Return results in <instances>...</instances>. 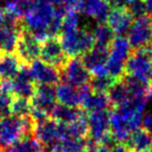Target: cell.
<instances>
[{
  "mask_svg": "<svg viewBox=\"0 0 152 152\" xmlns=\"http://www.w3.org/2000/svg\"><path fill=\"white\" fill-rule=\"evenodd\" d=\"M57 10L48 0H34L23 18V24L37 40L49 38V29L56 17Z\"/></svg>",
  "mask_w": 152,
  "mask_h": 152,
  "instance_id": "1",
  "label": "cell"
},
{
  "mask_svg": "<svg viewBox=\"0 0 152 152\" xmlns=\"http://www.w3.org/2000/svg\"><path fill=\"white\" fill-rule=\"evenodd\" d=\"M58 38L64 50L69 57L83 56L95 46L93 32L87 27L61 32Z\"/></svg>",
  "mask_w": 152,
  "mask_h": 152,
  "instance_id": "2",
  "label": "cell"
},
{
  "mask_svg": "<svg viewBox=\"0 0 152 152\" xmlns=\"http://www.w3.org/2000/svg\"><path fill=\"white\" fill-rule=\"evenodd\" d=\"M130 45L128 40L123 36L114 38L110 46V52L106 61L108 76L115 81L121 80L124 77V66L130 54Z\"/></svg>",
  "mask_w": 152,
  "mask_h": 152,
  "instance_id": "3",
  "label": "cell"
},
{
  "mask_svg": "<svg viewBox=\"0 0 152 152\" xmlns=\"http://www.w3.org/2000/svg\"><path fill=\"white\" fill-rule=\"evenodd\" d=\"M124 73L146 86L152 83V61L148 56L147 49L130 51L124 66Z\"/></svg>",
  "mask_w": 152,
  "mask_h": 152,
  "instance_id": "4",
  "label": "cell"
},
{
  "mask_svg": "<svg viewBox=\"0 0 152 152\" xmlns=\"http://www.w3.org/2000/svg\"><path fill=\"white\" fill-rule=\"evenodd\" d=\"M108 110H92L87 116L88 134L96 145H110L113 139L110 135Z\"/></svg>",
  "mask_w": 152,
  "mask_h": 152,
  "instance_id": "5",
  "label": "cell"
},
{
  "mask_svg": "<svg viewBox=\"0 0 152 152\" xmlns=\"http://www.w3.org/2000/svg\"><path fill=\"white\" fill-rule=\"evenodd\" d=\"M127 40L131 50L147 48L152 42V18L147 14L135 18L128 29Z\"/></svg>",
  "mask_w": 152,
  "mask_h": 152,
  "instance_id": "6",
  "label": "cell"
},
{
  "mask_svg": "<svg viewBox=\"0 0 152 152\" xmlns=\"http://www.w3.org/2000/svg\"><path fill=\"white\" fill-rule=\"evenodd\" d=\"M41 42L24 26L22 22L19 29L15 54L18 56L22 66H29L34 61L40 56Z\"/></svg>",
  "mask_w": 152,
  "mask_h": 152,
  "instance_id": "7",
  "label": "cell"
},
{
  "mask_svg": "<svg viewBox=\"0 0 152 152\" xmlns=\"http://www.w3.org/2000/svg\"><path fill=\"white\" fill-rule=\"evenodd\" d=\"M92 74L83 64L81 57H69L64 68L61 70V80L71 83L75 87L88 86Z\"/></svg>",
  "mask_w": 152,
  "mask_h": 152,
  "instance_id": "8",
  "label": "cell"
},
{
  "mask_svg": "<svg viewBox=\"0 0 152 152\" xmlns=\"http://www.w3.org/2000/svg\"><path fill=\"white\" fill-rule=\"evenodd\" d=\"M40 57L44 63L54 67L59 72L69 59L58 37H49L41 42Z\"/></svg>",
  "mask_w": 152,
  "mask_h": 152,
  "instance_id": "9",
  "label": "cell"
},
{
  "mask_svg": "<svg viewBox=\"0 0 152 152\" xmlns=\"http://www.w3.org/2000/svg\"><path fill=\"white\" fill-rule=\"evenodd\" d=\"M32 137L49 150V148L61 137L59 123L50 117L34 123Z\"/></svg>",
  "mask_w": 152,
  "mask_h": 152,
  "instance_id": "10",
  "label": "cell"
},
{
  "mask_svg": "<svg viewBox=\"0 0 152 152\" xmlns=\"http://www.w3.org/2000/svg\"><path fill=\"white\" fill-rule=\"evenodd\" d=\"M108 52H110V48L95 45L89 52L80 56L86 67L92 74V76L108 75L107 69H106V61L108 57Z\"/></svg>",
  "mask_w": 152,
  "mask_h": 152,
  "instance_id": "11",
  "label": "cell"
},
{
  "mask_svg": "<svg viewBox=\"0 0 152 152\" xmlns=\"http://www.w3.org/2000/svg\"><path fill=\"white\" fill-rule=\"evenodd\" d=\"M32 110H41L50 115L51 110L55 105V88L49 85H41L36 83L34 91L29 98Z\"/></svg>",
  "mask_w": 152,
  "mask_h": 152,
  "instance_id": "12",
  "label": "cell"
},
{
  "mask_svg": "<svg viewBox=\"0 0 152 152\" xmlns=\"http://www.w3.org/2000/svg\"><path fill=\"white\" fill-rule=\"evenodd\" d=\"M28 71L37 83L55 87L61 81V72L43 61H34L28 66Z\"/></svg>",
  "mask_w": 152,
  "mask_h": 152,
  "instance_id": "13",
  "label": "cell"
},
{
  "mask_svg": "<svg viewBox=\"0 0 152 152\" xmlns=\"http://www.w3.org/2000/svg\"><path fill=\"white\" fill-rule=\"evenodd\" d=\"M133 21V15L128 7H113L106 18V24L117 36H123L130 27Z\"/></svg>",
  "mask_w": 152,
  "mask_h": 152,
  "instance_id": "14",
  "label": "cell"
},
{
  "mask_svg": "<svg viewBox=\"0 0 152 152\" xmlns=\"http://www.w3.org/2000/svg\"><path fill=\"white\" fill-rule=\"evenodd\" d=\"M83 87H75L68 83H58L55 88V98L61 104L80 107L83 97Z\"/></svg>",
  "mask_w": 152,
  "mask_h": 152,
  "instance_id": "15",
  "label": "cell"
},
{
  "mask_svg": "<svg viewBox=\"0 0 152 152\" xmlns=\"http://www.w3.org/2000/svg\"><path fill=\"white\" fill-rule=\"evenodd\" d=\"M34 0H5L4 3V23L20 25L24 15L31 7Z\"/></svg>",
  "mask_w": 152,
  "mask_h": 152,
  "instance_id": "16",
  "label": "cell"
},
{
  "mask_svg": "<svg viewBox=\"0 0 152 152\" xmlns=\"http://www.w3.org/2000/svg\"><path fill=\"white\" fill-rule=\"evenodd\" d=\"M12 83H13V94L15 96H20L28 99L31 97L36 83L30 76L28 66H22L17 75L12 79Z\"/></svg>",
  "mask_w": 152,
  "mask_h": 152,
  "instance_id": "17",
  "label": "cell"
},
{
  "mask_svg": "<svg viewBox=\"0 0 152 152\" xmlns=\"http://www.w3.org/2000/svg\"><path fill=\"white\" fill-rule=\"evenodd\" d=\"M124 144L130 152H147L152 149V133L145 128H137Z\"/></svg>",
  "mask_w": 152,
  "mask_h": 152,
  "instance_id": "18",
  "label": "cell"
},
{
  "mask_svg": "<svg viewBox=\"0 0 152 152\" xmlns=\"http://www.w3.org/2000/svg\"><path fill=\"white\" fill-rule=\"evenodd\" d=\"M21 24L13 25V24L3 23L0 26V55L15 52Z\"/></svg>",
  "mask_w": 152,
  "mask_h": 152,
  "instance_id": "19",
  "label": "cell"
},
{
  "mask_svg": "<svg viewBox=\"0 0 152 152\" xmlns=\"http://www.w3.org/2000/svg\"><path fill=\"white\" fill-rule=\"evenodd\" d=\"M88 113L81 107H72V106H67L61 103H55V105L51 110L49 117L58 123L67 124L86 117Z\"/></svg>",
  "mask_w": 152,
  "mask_h": 152,
  "instance_id": "20",
  "label": "cell"
},
{
  "mask_svg": "<svg viewBox=\"0 0 152 152\" xmlns=\"http://www.w3.org/2000/svg\"><path fill=\"white\" fill-rule=\"evenodd\" d=\"M110 11V4L105 0H85L83 12L85 15L95 19L98 23L105 22Z\"/></svg>",
  "mask_w": 152,
  "mask_h": 152,
  "instance_id": "21",
  "label": "cell"
},
{
  "mask_svg": "<svg viewBox=\"0 0 152 152\" xmlns=\"http://www.w3.org/2000/svg\"><path fill=\"white\" fill-rule=\"evenodd\" d=\"M21 68L22 64L15 53L0 55V79H13Z\"/></svg>",
  "mask_w": 152,
  "mask_h": 152,
  "instance_id": "22",
  "label": "cell"
},
{
  "mask_svg": "<svg viewBox=\"0 0 152 152\" xmlns=\"http://www.w3.org/2000/svg\"><path fill=\"white\" fill-rule=\"evenodd\" d=\"M107 96L112 108L130 101V94H129L128 88H127L124 79L122 78L121 80L115 81L114 85L108 90Z\"/></svg>",
  "mask_w": 152,
  "mask_h": 152,
  "instance_id": "23",
  "label": "cell"
},
{
  "mask_svg": "<svg viewBox=\"0 0 152 152\" xmlns=\"http://www.w3.org/2000/svg\"><path fill=\"white\" fill-rule=\"evenodd\" d=\"M88 139H73V137H64L56 141L50 148L49 152H81L87 145Z\"/></svg>",
  "mask_w": 152,
  "mask_h": 152,
  "instance_id": "24",
  "label": "cell"
},
{
  "mask_svg": "<svg viewBox=\"0 0 152 152\" xmlns=\"http://www.w3.org/2000/svg\"><path fill=\"white\" fill-rule=\"evenodd\" d=\"M92 32H93L96 46L110 48V43L115 38V34L107 24L104 22H100Z\"/></svg>",
  "mask_w": 152,
  "mask_h": 152,
  "instance_id": "25",
  "label": "cell"
},
{
  "mask_svg": "<svg viewBox=\"0 0 152 152\" xmlns=\"http://www.w3.org/2000/svg\"><path fill=\"white\" fill-rule=\"evenodd\" d=\"M31 105L28 98L20 97L14 95L10 106V115H14L17 117H26L30 115Z\"/></svg>",
  "mask_w": 152,
  "mask_h": 152,
  "instance_id": "26",
  "label": "cell"
},
{
  "mask_svg": "<svg viewBox=\"0 0 152 152\" xmlns=\"http://www.w3.org/2000/svg\"><path fill=\"white\" fill-rule=\"evenodd\" d=\"M115 80L110 76H92L89 83V87L94 93H105L107 94L108 90L114 85Z\"/></svg>",
  "mask_w": 152,
  "mask_h": 152,
  "instance_id": "27",
  "label": "cell"
},
{
  "mask_svg": "<svg viewBox=\"0 0 152 152\" xmlns=\"http://www.w3.org/2000/svg\"><path fill=\"white\" fill-rule=\"evenodd\" d=\"M34 141L36 139L32 135L25 137L7 148L4 152H34Z\"/></svg>",
  "mask_w": 152,
  "mask_h": 152,
  "instance_id": "28",
  "label": "cell"
},
{
  "mask_svg": "<svg viewBox=\"0 0 152 152\" xmlns=\"http://www.w3.org/2000/svg\"><path fill=\"white\" fill-rule=\"evenodd\" d=\"M78 16H77V12L74 11H68L65 13L61 19V32H67L75 30L76 28H78Z\"/></svg>",
  "mask_w": 152,
  "mask_h": 152,
  "instance_id": "29",
  "label": "cell"
},
{
  "mask_svg": "<svg viewBox=\"0 0 152 152\" xmlns=\"http://www.w3.org/2000/svg\"><path fill=\"white\" fill-rule=\"evenodd\" d=\"M83 2H85V0H65L63 5L59 7H63L66 12L68 11L81 12Z\"/></svg>",
  "mask_w": 152,
  "mask_h": 152,
  "instance_id": "30",
  "label": "cell"
},
{
  "mask_svg": "<svg viewBox=\"0 0 152 152\" xmlns=\"http://www.w3.org/2000/svg\"><path fill=\"white\" fill-rule=\"evenodd\" d=\"M133 17H139V16L145 14V7H144L143 1L142 0H132L130 4L127 7Z\"/></svg>",
  "mask_w": 152,
  "mask_h": 152,
  "instance_id": "31",
  "label": "cell"
},
{
  "mask_svg": "<svg viewBox=\"0 0 152 152\" xmlns=\"http://www.w3.org/2000/svg\"><path fill=\"white\" fill-rule=\"evenodd\" d=\"M141 124L143 125V128L152 133V113H147L142 117Z\"/></svg>",
  "mask_w": 152,
  "mask_h": 152,
  "instance_id": "32",
  "label": "cell"
},
{
  "mask_svg": "<svg viewBox=\"0 0 152 152\" xmlns=\"http://www.w3.org/2000/svg\"><path fill=\"white\" fill-rule=\"evenodd\" d=\"M132 0H112L110 7H127L131 3Z\"/></svg>",
  "mask_w": 152,
  "mask_h": 152,
  "instance_id": "33",
  "label": "cell"
},
{
  "mask_svg": "<svg viewBox=\"0 0 152 152\" xmlns=\"http://www.w3.org/2000/svg\"><path fill=\"white\" fill-rule=\"evenodd\" d=\"M96 149H97V145L92 140L89 139L87 142V145L81 150V152H96Z\"/></svg>",
  "mask_w": 152,
  "mask_h": 152,
  "instance_id": "34",
  "label": "cell"
},
{
  "mask_svg": "<svg viewBox=\"0 0 152 152\" xmlns=\"http://www.w3.org/2000/svg\"><path fill=\"white\" fill-rule=\"evenodd\" d=\"M110 152H130V151H129L128 148L125 146V144L116 143V145L113 147V149H110Z\"/></svg>",
  "mask_w": 152,
  "mask_h": 152,
  "instance_id": "35",
  "label": "cell"
},
{
  "mask_svg": "<svg viewBox=\"0 0 152 152\" xmlns=\"http://www.w3.org/2000/svg\"><path fill=\"white\" fill-rule=\"evenodd\" d=\"M142 1L145 7V13L152 18V0H142Z\"/></svg>",
  "mask_w": 152,
  "mask_h": 152,
  "instance_id": "36",
  "label": "cell"
},
{
  "mask_svg": "<svg viewBox=\"0 0 152 152\" xmlns=\"http://www.w3.org/2000/svg\"><path fill=\"white\" fill-rule=\"evenodd\" d=\"M96 152H110V148L107 145H97Z\"/></svg>",
  "mask_w": 152,
  "mask_h": 152,
  "instance_id": "37",
  "label": "cell"
},
{
  "mask_svg": "<svg viewBox=\"0 0 152 152\" xmlns=\"http://www.w3.org/2000/svg\"><path fill=\"white\" fill-rule=\"evenodd\" d=\"M147 100L152 102V83H150L147 88Z\"/></svg>",
  "mask_w": 152,
  "mask_h": 152,
  "instance_id": "38",
  "label": "cell"
},
{
  "mask_svg": "<svg viewBox=\"0 0 152 152\" xmlns=\"http://www.w3.org/2000/svg\"><path fill=\"white\" fill-rule=\"evenodd\" d=\"M4 20H5L4 11H3V9H1V7H0V26L4 23Z\"/></svg>",
  "mask_w": 152,
  "mask_h": 152,
  "instance_id": "39",
  "label": "cell"
},
{
  "mask_svg": "<svg viewBox=\"0 0 152 152\" xmlns=\"http://www.w3.org/2000/svg\"><path fill=\"white\" fill-rule=\"evenodd\" d=\"M147 53H148V56H149V58L151 59V61H152V42L150 43V45L147 47Z\"/></svg>",
  "mask_w": 152,
  "mask_h": 152,
  "instance_id": "40",
  "label": "cell"
},
{
  "mask_svg": "<svg viewBox=\"0 0 152 152\" xmlns=\"http://www.w3.org/2000/svg\"><path fill=\"white\" fill-rule=\"evenodd\" d=\"M105 1H107V2L110 3V2H112V0H105Z\"/></svg>",
  "mask_w": 152,
  "mask_h": 152,
  "instance_id": "41",
  "label": "cell"
},
{
  "mask_svg": "<svg viewBox=\"0 0 152 152\" xmlns=\"http://www.w3.org/2000/svg\"><path fill=\"white\" fill-rule=\"evenodd\" d=\"M147 152H152V149H151V150H149V151H147Z\"/></svg>",
  "mask_w": 152,
  "mask_h": 152,
  "instance_id": "42",
  "label": "cell"
}]
</instances>
